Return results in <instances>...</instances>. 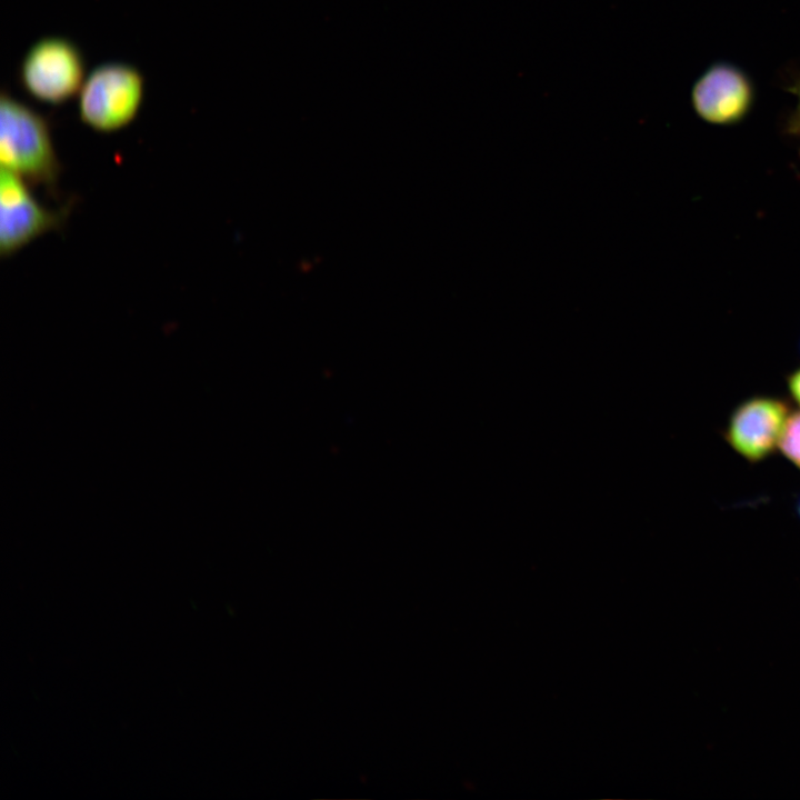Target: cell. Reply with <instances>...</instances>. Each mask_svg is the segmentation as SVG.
<instances>
[{
    "mask_svg": "<svg viewBox=\"0 0 800 800\" xmlns=\"http://www.w3.org/2000/svg\"><path fill=\"white\" fill-rule=\"evenodd\" d=\"M789 409L788 402L778 397L748 398L731 412L723 438L748 462H761L778 449Z\"/></svg>",
    "mask_w": 800,
    "mask_h": 800,
    "instance_id": "6",
    "label": "cell"
},
{
    "mask_svg": "<svg viewBox=\"0 0 800 800\" xmlns=\"http://www.w3.org/2000/svg\"><path fill=\"white\" fill-rule=\"evenodd\" d=\"M1 169L56 194L61 164L48 120L2 90L0 96Z\"/></svg>",
    "mask_w": 800,
    "mask_h": 800,
    "instance_id": "1",
    "label": "cell"
},
{
    "mask_svg": "<svg viewBox=\"0 0 800 800\" xmlns=\"http://www.w3.org/2000/svg\"><path fill=\"white\" fill-rule=\"evenodd\" d=\"M86 73L84 58L70 40L48 37L37 41L19 67L22 88L39 101L61 104L79 93Z\"/></svg>",
    "mask_w": 800,
    "mask_h": 800,
    "instance_id": "3",
    "label": "cell"
},
{
    "mask_svg": "<svg viewBox=\"0 0 800 800\" xmlns=\"http://www.w3.org/2000/svg\"><path fill=\"white\" fill-rule=\"evenodd\" d=\"M690 101L696 116L703 122L719 127L736 126L752 111L756 87L740 67L717 61L697 78Z\"/></svg>",
    "mask_w": 800,
    "mask_h": 800,
    "instance_id": "4",
    "label": "cell"
},
{
    "mask_svg": "<svg viewBox=\"0 0 800 800\" xmlns=\"http://www.w3.org/2000/svg\"><path fill=\"white\" fill-rule=\"evenodd\" d=\"M778 449L800 471V410L790 412Z\"/></svg>",
    "mask_w": 800,
    "mask_h": 800,
    "instance_id": "7",
    "label": "cell"
},
{
    "mask_svg": "<svg viewBox=\"0 0 800 800\" xmlns=\"http://www.w3.org/2000/svg\"><path fill=\"white\" fill-rule=\"evenodd\" d=\"M796 510H797V514H798L799 518H800V496H799V498L797 499V502H796Z\"/></svg>",
    "mask_w": 800,
    "mask_h": 800,
    "instance_id": "10",
    "label": "cell"
},
{
    "mask_svg": "<svg viewBox=\"0 0 800 800\" xmlns=\"http://www.w3.org/2000/svg\"><path fill=\"white\" fill-rule=\"evenodd\" d=\"M144 78L133 66L104 63L94 68L78 93L80 120L109 133L133 121L143 101Z\"/></svg>",
    "mask_w": 800,
    "mask_h": 800,
    "instance_id": "2",
    "label": "cell"
},
{
    "mask_svg": "<svg viewBox=\"0 0 800 800\" xmlns=\"http://www.w3.org/2000/svg\"><path fill=\"white\" fill-rule=\"evenodd\" d=\"M786 382L791 399L800 407V367L787 376Z\"/></svg>",
    "mask_w": 800,
    "mask_h": 800,
    "instance_id": "9",
    "label": "cell"
},
{
    "mask_svg": "<svg viewBox=\"0 0 800 800\" xmlns=\"http://www.w3.org/2000/svg\"><path fill=\"white\" fill-rule=\"evenodd\" d=\"M30 184L4 169L0 174V256L8 258L42 234L61 228L68 209L50 210Z\"/></svg>",
    "mask_w": 800,
    "mask_h": 800,
    "instance_id": "5",
    "label": "cell"
},
{
    "mask_svg": "<svg viewBox=\"0 0 800 800\" xmlns=\"http://www.w3.org/2000/svg\"><path fill=\"white\" fill-rule=\"evenodd\" d=\"M787 90L796 96L797 103L794 109L786 118L783 132L788 136L800 138V77L796 78Z\"/></svg>",
    "mask_w": 800,
    "mask_h": 800,
    "instance_id": "8",
    "label": "cell"
}]
</instances>
